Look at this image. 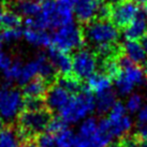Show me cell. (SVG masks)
<instances>
[{"label": "cell", "instance_id": "6da1fadb", "mask_svg": "<svg viewBox=\"0 0 147 147\" xmlns=\"http://www.w3.org/2000/svg\"><path fill=\"white\" fill-rule=\"evenodd\" d=\"M53 119V112L47 107L41 111L23 110L17 117V133L20 141L24 142L26 140L36 138L40 133L46 131V128Z\"/></svg>", "mask_w": 147, "mask_h": 147}, {"label": "cell", "instance_id": "7a4b0ae2", "mask_svg": "<svg viewBox=\"0 0 147 147\" xmlns=\"http://www.w3.org/2000/svg\"><path fill=\"white\" fill-rule=\"evenodd\" d=\"M96 109V98L87 84L84 85L81 92L71 96L69 102L59 111V116L67 123H75Z\"/></svg>", "mask_w": 147, "mask_h": 147}, {"label": "cell", "instance_id": "3957f363", "mask_svg": "<svg viewBox=\"0 0 147 147\" xmlns=\"http://www.w3.org/2000/svg\"><path fill=\"white\" fill-rule=\"evenodd\" d=\"M85 38V43L94 49L101 45L118 42L119 31L111 21H94L86 25H81Z\"/></svg>", "mask_w": 147, "mask_h": 147}, {"label": "cell", "instance_id": "277c9868", "mask_svg": "<svg viewBox=\"0 0 147 147\" xmlns=\"http://www.w3.org/2000/svg\"><path fill=\"white\" fill-rule=\"evenodd\" d=\"M85 38L82 26L68 24L54 30L52 34V46L61 52L69 54L72 51H78L85 46Z\"/></svg>", "mask_w": 147, "mask_h": 147}, {"label": "cell", "instance_id": "5b68a950", "mask_svg": "<svg viewBox=\"0 0 147 147\" xmlns=\"http://www.w3.org/2000/svg\"><path fill=\"white\" fill-rule=\"evenodd\" d=\"M24 94L12 86L2 85L0 87V116L1 118L11 121L18 117L24 110Z\"/></svg>", "mask_w": 147, "mask_h": 147}, {"label": "cell", "instance_id": "8992f818", "mask_svg": "<svg viewBox=\"0 0 147 147\" xmlns=\"http://www.w3.org/2000/svg\"><path fill=\"white\" fill-rule=\"evenodd\" d=\"M73 74L81 81L88 78L96 72L98 59L91 49H83L76 51L72 56Z\"/></svg>", "mask_w": 147, "mask_h": 147}, {"label": "cell", "instance_id": "52a82bcc", "mask_svg": "<svg viewBox=\"0 0 147 147\" xmlns=\"http://www.w3.org/2000/svg\"><path fill=\"white\" fill-rule=\"evenodd\" d=\"M139 4L133 0H123L112 4L111 22L116 28L125 30L134 21L139 12Z\"/></svg>", "mask_w": 147, "mask_h": 147}, {"label": "cell", "instance_id": "ba28073f", "mask_svg": "<svg viewBox=\"0 0 147 147\" xmlns=\"http://www.w3.org/2000/svg\"><path fill=\"white\" fill-rule=\"evenodd\" d=\"M104 0H78L74 13L81 25H86L96 20L100 5Z\"/></svg>", "mask_w": 147, "mask_h": 147}, {"label": "cell", "instance_id": "9c48e42d", "mask_svg": "<svg viewBox=\"0 0 147 147\" xmlns=\"http://www.w3.org/2000/svg\"><path fill=\"white\" fill-rule=\"evenodd\" d=\"M71 96L72 94H70L67 90H65L60 86H58L57 84L54 83L49 86V90L45 94V105L52 112H55V111L59 112L67 103L69 102Z\"/></svg>", "mask_w": 147, "mask_h": 147}, {"label": "cell", "instance_id": "30bf717a", "mask_svg": "<svg viewBox=\"0 0 147 147\" xmlns=\"http://www.w3.org/2000/svg\"><path fill=\"white\" fill-rule=\"evenodd\" d=\"M147 32V8L146 5H141L136 17L125 30L123 36L126 40L136 41Z\"/></svg>", "mask_w": 147, "mask_h": 147}, {"label": "cell", "instance_id": "8fae6325", "mask_svg": "<svg viewBox=\"0 0 147 147\" xmlns=\"http://www.w3.org/2000/svg\"><path fill=\"white\" fill-rule=\"evenodd\" d=\"M49 61L52 62L55 70L57 71L58 75H70L73 74V62L72 56L68 53L61 52L59 49L51 46L49 49Z\"/></svg>", "mask_w": 147, "mask_h": 147}, {"label": "cell", "instance_id": "7c38bea8", "mask_svg": "<svg viewBox=\"0 0 147 147\" xmlns=\"http://www.w3.org/2000/svg\"><path fill=\"white\" fill-rule=\"evenodd\" d=\"M49 86L51 84L41 76H36L23 87L22 92L24 98H44Z\"/></svg>", "mask_w": 147, "mask_h": 147}, {"label": "cell", "instance_id": "4fadbf2b", "mask_svg": "<svg viewBox=\"0 0 147 147\" xmlns=\"http://www.w3.org/2000/svg\"><path fill=\"white\" fill-rule=\"evenodd\" d=\"M13 11L28 18L37 17L41 13V2L36 0H10Z\"/></svg>", "mask_w": 147, "mask_h": 147}, {"label": "cell", "instance_id": "5bb4252c", "mask_svg": "<svg viewBox=\"0 0 147 147\" xmlns=\"http://www.w3.org/2000/svg\"><path fill=\"white\" fill-rule=\"evenodd\" d=\"M24 37L28 43L36 46H44L49 49L52 46V36H49L45 30L26 28L24 30Z\"/></svg>", "mask_w": 147, "mask_h": 147}, {"label": "cell", "instance_id": "9a60e30c", "mask_svg": "<svg viewBox=\"0 0 147 147\" xmlns=\"http://www.w3.org/2000/svg\"><path fill=\"white\" fill-rule=\"evenodd\" d=\"M87 86L96 94L112 88V80L102 72H94L88 80Z\"/></svg>", "mask_w": 147, "mask_h": 147}, {"label": "cell", "instance_id": "2e32d148", "mask_svg": "<svg viewBox=\"0 0 147 147\" xmlns=\"http://www.w3.org/2000/svg\"><path fill=\"white\" fill-rule=\"evenodd\" d=\"M55 84L60 86L61 88L67 90L70 94H76L81 92L84 87V83L83 81L78 80L74 74H70V75H58L56 78Z\"/></svg>", "mask_w": 147, "mask_h": 147}, {"label": "cell", "instance_id": "e0dca14e", "mask_svg": "<svg viewBox=\"0 0 147 147\" xmlns=\"http://www.w3.org/2000/svg\"><path fill=\"white\" fill-rule=\"evenodd\" d=\"M123 51L128 57L130 58L135 65H142L146 60V53L144 52L143 47L141 46L140 42L126 40L123 43Z\"/></svg>", "mask_w": 147, "mask_h": 147}, {"label": "cell", "instance_id": "ac0fdd59", "mask_svg": "<svg viewBox=\"0 0 147 147\" xmlns=\"http://www.w3.org/2000/svg\"><path fill=\"white\" fill-rule=\"evenodd\" d=\"M116 101V94L112 88L98 94L96 97V110L98 114H105L110 112L112 107L115 105Z\"/></svg>", "mask_w": 147, "mask_h": 147}, {"label": "cell", "instance_id": "d6986e66", "mask_svg": "<svg viewBox=\"0 0 147 147\" xmlns=\"http://www.w3.org/2000/svg\"><path fill=\"white\" fill-rule=\"evenodd\" d=\"M21 141L17 128L13 125L4 126L0 130V147H20Z\"/></svg>", "mask_w": 147, "mask_h": 147}, {"label": "cell", "instance_id": "ffe728a7", "mask_svg": "<svg viewBox=\"0 0 147 147\" xmlns=\"http://www.w3.org/2000/svg\"><path fill=\"white\" fill-rule=\"evenodd\" d=\"M38 74H39V65H38L37 59H34V60L29 61L28 63H26L23 67L21 76L18 78L17 83L20 85L25 86L27 83H29L31 80L38 76Z\"/></svg>", "mask_w": 147, "mask_h": 147}, {"label": "cell", "instance_id": "44dd1931", "mask_svg": "<svg viewBox=\"0 0 147 147\" xmlns=\"http://www.w3.org/2000/svg\"><path fill=\"white\" fill-rule=\"evenodd\" d=\"M131 127H132V121L129 116H125L119 121L113 123L111 121V134L112 136H117V138H123V135L129 133Z\"/></svg>", "mask_w": 147, "mask_h": 147}, {"label": "cell", "instance_id": "7402d4cb", "mask_svg": "<svg viewBox=\"0 0 147 147\" xmlns=\"http://www.w3.org/2000/svg\"><path fill=\"white\" fill-rule=\"evenodd\" d=\"M23 67L24 65H22L21 60H18V59L17 60H13V63L11 65V67L3 71V85L11 86L13 82H15V81L17 82L20 76H21Z\"/></svg>", "mask_w": 147, "mask_h": 147}, {"label": "cell", "instance_id": "603a6c76", "mask_svg": "<svg viewBox=\"0 0 147 147\" xmlns=\"http://www.w3.org/2000/svg\"><path fill=\"white\" fill-rule=\"evenodd\" d=\"M22 23L23 20L18 13L14 12L13 10H5L1 21V29L20 28Z\"/></svg>", "mask_w": 147, "mask_h": 147}, {"label": "cell", "instance_id": "cb8c5ba5", "mask_svg": "<svg viewBox=\"0 0 147 147\" xmlns=\"http://www.w3.org/2000/svg\"><path fill=\"white\" fill-rule=\"evenodd\" d=\"M97 130H98V123H97L96 118L94 117H88L83 121V123L80 127L78 136L88 141L97 132Z\"/></svg>", "mask_w": 147, "mask_h": 147}, {"label": "cell", "instance_id": "d4e9b609", "mask_svg": "<svg viewBox=\"0 0 147 147\" xmlns=\"http://www.w3.org/2000/svg\"><path fill=\"white\" fill-rule=\"evenodd\" d=\"M76 135L69 128H65V130L60 131L59 133L55 135V142L56 147H73L75 143Z\"/></svg>", "mask_w": 147, "mask_h": 147}, {"label": "cell", "instance_id": "484cf974", "mask_svg": "<svg viewBox=\"0 0 147 147\" xmlns=\"http://www.w3.org/2000/svg\"><path fill=\"white\" fill-rule=\"evenodd\" d=\"M112 139L113 136L110 133L103 132L98 129L97 132L87 141V143L88 147H109Z\"/></svg>", "mask_w": 147, "mask_h": 147}, {"label": "cell", "instance_id": "4316f807", "mask_svg": "<svg viewBox=\"0 0 147 147\" xmlns=\"http://www.w3.org/2000/svg\"><path fill=\"white\" fill-rule=\"evenodd\" d=\"M22 36H24V30L21 28L2 29V31L0 32V41L2 43H12L20 40Z\"/></svg>", "mask_w": 147, "mask_h": 147}, {"label": "cell", "instance_id": "83f0119b", "mask_svg": "<svg viewBox=\"0 0 147 147\" xmlns=\"http://www.w3.org/2000/svg\"><path fill=\"white\" fill-rule=\"evenodd\" d=\"M115 83H116V88H117L118 94H121V96L129 94L134 88V85L121 73V71H120L118 76H117V78L115 80Z\"/></svg>", "mask_w": 147, "mask_h": 147}, {"label": "cell", "instance_id": "f1b7e54d", "mask_svg": "<svg viewBox=\"0 0 147 147\" xmlns=\"http://www.w3.org/2000/svg\"><path fill=\"white\" fill-rule=\"evenodd\" d=\"M46 109L44 98H25L24 110L36 112Z\"/></svg>", "mask_w": 147, "mask_h": 147}, {"label": "cell", "instance_id": "f546056e", "mask_svg": "<svg viewBox=\"0 0 147 147\" xmlns=\"http://www.w3.org/2000/svg\"><path fill=\"white\" fill-rule=\"evenodd\" d=\"M67 125L68 123H65L60 116L53 117V119L51 120V123H49V126L46 128V132H49V133H51V134L53 135H56L60 131L65 130V128H68Z\"/></svg>", "mask_w": 147, "mask_h": 147}, {"label": "cell", "instance_id": "4dcf8cb0", "mask_svg": "<svg viewBox=\"0 0 147 147\" xmlns=\"http://www.w3.org/2000/svg\"><path fill=\"white\" fill-rule=\"evenodd\" d=\"M126 116V107L123 106V104L121 102L115 103V105L112 107V110L110 111V114H109V119L113 123L119 121L121 118H123Z\"/></svg>", "mask_w": 147, "mask_h": 147}, {"label": "cell", "instance_id": "1f68e13d", "mask_svg": "<svg viewBox=\"0 0 147 147\" xmlns=\"http://www.w3.org/2000/svg\"><path fill=\"white\" fill-rule=\"evenodd\" d=\"M38 147H56L55 136L49 132H43L36 136Z\"/></svg>", "mask_w": 147, "mask_h": 147}, {"label": "cell", "instance_id": "d6a6232c", "mask_svg": "<svg viewBox=\"0 0 147 147\" xmlns=\"http://www.w3.org/2000/svg\"><path fill=\"white\" fill-rule=\"evenodd\" d=\"M141 104H142V98H141V96L138 94H131V97L128 99L126 109L129 111V113L134 114L135 112H138L140 110Z\"/></svg>", "mask_w": 147, "mask_h": 147}, {"label": "cell", "instance_id": "836d02e7", "mask_svg": "<svg viewBox=\"0 0 147 147\" xmlns=\"http://www.w3.org/2000/svg\"><path fill=\"white\" fill-rule=\"evenodd\" d=\"M119 143L123 147H140V139L139 136L135 134H126L123 138H120Z\"/></svg>", "mask_w": 147, "mask_h": 147}, {"label": "cell", "instance_id": "e575fe53", "mask_svg": "<svg viewBox=\"0 0 147 147\" xmlns=\"http://www.w3.org/2000/svg\"><path fill=\"white\" fill-rule=\"evenodd\" d=\"M13 63V59L11 58L10 55H7L4 53L0 54V70H7L8 68L11 67V65Z\"/></svg>", "mask_w": 147, "mask_h": 147}, {"label": "cell", "instance_id": "d590c367", "mask_svg": "<svg viewBox=\"0 0 147 147\" xmlns=\"http://www.w3.org/2000/svg\"><path fill=\"white\" fill-rule=\"evenodd\" d=\"M135 134L139 136L140 139H147V123L136 125V133Z\"/></svg>", "mask_w": 147, "mask_h": 147}, {"label": "cell", "instance_id": "8d00e7d4", "mask_svg": "<svg viewBox=\"0 0 147 147\" xmlns=\"http://www.w3.org/2000/svg\"><path fill=\"white\" fill-rule=\"evenodd\" d=\"M138 119H139V121H138V123H147V106L143 107V109L139 112Z\"/></svg>", "mask_w": 147, "mask_h": 147}, {"label": "cell", "instance_id": "74e56055", "mask_svg": "<svg viewBox=\"0 0 147 147\" xmlns=\"http://www.w3.org/2000/svg\"><path fill=\"white\" fill-rule=\"evenodd\" d=\"M73 147H88V143H87V141H86V140H84L83 138L76 135L75 143H74Z\"/></svg>", "mask_w": 147, "mask_h": 147}, {"label": "cell", "instance_id": "f35d334b", "mask_svg": "<svg viewBox=\"0 0 147 147\" xmlns=\"http://www.w3.org/2000/svg\"><path fill=\"white\" fill-rule=\"evenodd\" d=\"M20 147H38V145H37V142H36L34 138H32V139L26 140L24 142H22Z\"/></svg>", "mask_w": 147, "mask_h": 147}, {"label": "cell", "instance_id": "ab89813d", "mask_svg": "<svg viewBox=\"0 0 147 147\" xmlns=\"http://www.w3.org/2000/svg\"><path fill=\"white\" fill-rule=\"evenodd\" d=\"M140 44H141V46L143 47L144 52H145L147 55V32L140 39Z\"/></svg>", "mask_w": 147, "mask_h": 147}, {"label": "cell", "instance_id": "60d3db41", "mask_svg": "<svg viewBox=\"0 0 147 147\" xmlns=\"http://www.w3.org/2000/svg\"><path fill=\"white\" fill-rule=\"evenodd\" d=\"M5 4H0V29H1V21H2V16H3L4 12H5Z\"/></svg>", "mask_w": 147, "mask_h": 147}, {"label": "cell", "instance_id": "b9f144b4", "mask_svg": "<svg viewBox=\"0 0 147 147\" xmlns=\"http://www.w3.org/2000/svg\"><path fill=\"white\" fill-rule=\"evenodd\" d=\"M141 69H142V71H143L145 78H147V59L143 62V63H142V65H141Z\"/></svg>", "mask_w": 147, "mask_h": 147}, {"label": "cell", "instance_id": "7bdbcfd3", "mask_svg": "<svg viewBox=\"0 0 147 147\" xmlns=\"http://www.w3.org/2000/svg\"><path fill=\"white\" fill-rule=\"evenodd\" d=\"M140 147H147V139H140Z\"/></svg>", "mask_w": 147, "mask_h": 147}, {"label": "cell", "instance_id": "ee69618b", "mask_svg": "<svg viewBox=\"0 0 147 147\" xmlns=\"http://www.w3.org/2000/svg\"><path fill=\"white\" fill-rule=\"evenodd\" d=\"M133 1H135L140 5H146L147 4V0H133Z\"/></svg>", "mask_w": 147, "mask_h": 147}, {"label": "cell", "instance_id": "f6af8a7d", "mask_svg": "<svg viewBox=\"0 0 147 147\" xmlns=\"http://www.w3.org/2000/svg\"><path fill=\"white\" fill-rule=\"evenodd\" d=\"M109 147H123V146L118 142V143H112V144H110V145H109Z\"/></svg>", "mask_w": 147, "mask_h": 147}, {"label": "cell", "instance_id": "bcb514c9", "mask_svg": "<svg viewBox=\"0 0 147 147\" xmlns=\"http://www.w3.org/2000/svg\"><path fill=\"white\" fill-rule=\"evenodd\" d=\"M120 1H123V0H111V3H116V2H120Z\"/></svg>", "mask_w": 147, "mask_h": 147}, {"label": "cell", "instance_id": "7dc6e473", "mask_svg": "<svg viewBox=\"0 0 147 147\" xmlns=\"http://www.w3.org/2000/svg\"><path fill=\"white\" fill-rule=\"evenodd\" d=\"M2 53V42L0 41V54Z\"/></svg>", "mask_w": 147, "mask_h": 147}, {"label": "cell", "instance_id": "c3c4849f", "mask_svg": "<svg viewBox=\"0 0 147 147\" xmlns=\"http://www.w3.org/2000/svg\"><path fill=\"white\" fill-rule=\"evenodd\" d=\"M146 8H147V4H146Z\"/></svg>", "mask_w": 147, "mask_h": 147}, {"label": "cell", "instance_id": "681fc988", "mask_svg": "<svg viewBox=\"0 0 147 147\" xmlns=\"http://www.w3.org/2000/svg\"><path fill=\"white\" fill-rule=\"evenodd\" d=\"M0 1H1V0H0Z\"/></svg>", "mask_w": 147, "mask_h": 147}]
</instances>
